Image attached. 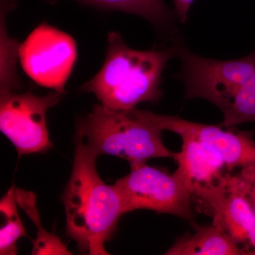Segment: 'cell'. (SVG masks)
I'll return each mask as SVG.
<instances>
[{"mask_svg": "<svg viewBox=\"0 0 255 255\" xmlns=\"http://www.w3.org/2000/svg\"><path fill=\"white\" fill-rule=\"evenodd\" d=\"M224 128L246 122H255V72L251 79L221 110Z\"/></svg>", "mask_w": 255, "mask_h": 255, "instance_id": "15", "label": "cell"}, {"mask_svg": "<svg viewBox=\"0 0 255 255\" xmlns=\"http://www.w3.org/2000/svg\"><path fill=\"white\" fill-rule=\"evenodd\" d=\"M16 202L25 211L37 228L36 238L33 241V255H70L66 246L58 236L48 232L41 225L39 214L36 206V196L32 191L16 189Z\"/></svg>", "mask_w": 255, "mask_h": 255, "instance_id": "12", "label": "cell"}, {"mask_svg": "<svg viewBox=\"0 0 255 255\" xmlns=\"http://www.w3.org/2000/svg\"><path fill=\"white\" fill-rule=\"evenodd\" d=\"M194 0H173L174 11L178 18L182 23H185L187 19L188 12Z\"/></svg>", "mask_w": 255, "mask_h": 255, "instance_id": "18", "label": "cell"}, {"mask_svg": "<svg viewBox=\"0 0 255 255\" xmlns=\"http://www.w3.org/2000/svg\"><path fill=\"white\" fill-rule=\"evenodd\" d=\"M227 186L243 196L255 213V163L241 167L236 174H230Z\"/></svg>", "mask_w": 255, "mask_h": 255, "instance_id": "17", "label": "cell"}, {"mask_svg": "<svg viewBox=\"0 0 255 255\" xmlns=\"http://www.w3.org/2000/svg\"><path fill=\"white\" fill-rule=\"evenodd\" d=\"M107 9L119 10L138 15L159 26L168 24L172 19L170 10L163 0H78Z\"/></svg>", "mask_w": 255, "mask_h": 255, "instance_id": "13", "label": "cell"}, {"mask_svg": "<svg viewBox=\"0 0 255 255\" xmlns=\"http://www.w3.org/2000/svg\"><path fill=\"white\" fill-rule=\"evenodd\" d=\"M206 213L212 216V224L236 244L248 247L247 255H255V213L243 196L227 186Z\"/></svg>", "mask_w": 255, "mask_h": 255, "instance_id": "10", "label": "cell"}, {"mask_svg": "<svg viewBox=\"0 0 255 255\" xmlns=\"http://www.w3.org/2000/svg\"><path fill=\"white\" fill-rule=\"evenodd\" d=\"M182 149L174 152L177 164L175 174L190 191L193 201L201 211L210 205L227 189L228 171L219 152L203 142L182 139Z\"/></svg>", "mask_w": 255, "mask_h": 255, "instance_id": "8", "label": "cell"}, {"mask_svg": "<svg viewBox=\"0 0 255 255\" xmlns=\"http://www.w3.org/2000/svg\"><path fill=\"white\" fill-rule=\"evenodd\" d=\"M168 255H238L245 251L219 228L196 226V232L179 238L166 252Z\"/></svg>", "mask_w": 255, "mask_h": 255, "instance_id": "11", "label": "cell"}, {"mask_svg": "<svg viewBox=\"0 0 255 255\" xmlns=\"http://www.w3.org/2000/svg\"><path fill=\"white\" fill-rule=\"evenodd\" d=\"M4 23L1 28V92H12L18 87L16 78V43L10 39L5 31Z\"/></svg>", "mask_w": 255, "mask_h": 255, "instance_id": "16", "label": "cell"}, {"mask_svg": "<svg viewBox=\"0 0 255 255\" xmlns=\"http://www.w3.org/2000/svg\"><path fill=\"white\" fill-rule=\"evenodd\" d=\"M162 131L137 109L117 111L96 105L79 122L75 137L81 139L96 157H122L132 168L149 159L173 157L174 152L162 142Z\"/></svg>", "mask_w": 255, "mask_h": 255, "instance_id": "3", "label": "cell"}, {"mask_svg": "<svg viewBox=\"0 0 255 255\" xmlns=\"http://www.w3.org/2000/svg\"><path fill=\"white\" fill-rule=\"evenodd\" d=\"M176 53L167 50L141 51L131 49L120 35L110 33L103 67L82 86L94 94L100 105L117 111L135 109L140 102L157 103L162 97L159 89L167 62Z\"/></svg>", "mask_w": 255, "mask_h": 255, "instance_id": "2", "label": "cell"}, {"mask_svg": "<svg viewBox=\"0 0 255 255\" xmlns=\"http://www.w3.org/2000/svg\"><path fill=\"white\" fill-rule=\"evenodd\" d=\"M16 199V188L11 186L1 201L0 212L4 223L0 230V255H17L16 243L20 238L27 236L20 219Z\"/></svg>", "mask_w": 255, "mask_h": 255, "instance_id": "14", "label": "cell"}, {"mask_svg": "<svg viewBox=\"0 0 255 255\" xmlns=\"http://www.w3.org/2000/svg\"><path fill=\"white\" fill-rule=\"evenodd\" d=\"M61 98V94L57 92L44 97L31 92H1L0 130L14 145L19 157L45 153L53 148L46 127V112Z\"/></svg>", "mask_w": 255, "mask_h": 255, "instance_id": "7", "label": "cell"}, {"mask_svg": "<svg viewBox=\"0 0 255 255\" xmlns=\"http://www.w3.org/2000/svg\"><path fill=\"white\" fill-rule=\"evenodd\" d=\"M114 186L122 198L125 214L145 209L192 219V195L175 172L169 174L145 162L130 168V173Z\"/></svg>", "mask_w": 255, "mask_h": 255, "instance_id": "4", "label": "cell"}, {"mask_svg": "<svg viewBox=\"0 0 255 255\" xmlns=\"http://www.w3.org/2000/svg\"><path fill=\"white\" fill-rule=\"evenodd\" d=\"M179 53L186 98L204 99L221 110L255 72V50L244 58L228 60L203 58L185 49Z\"/></svg>", "mask_w": 255, "mask_h": 255, "instance_id": "5", "label": "cell"}, {"mask_svg": "<svg viewBox=\"0 0 255 255\" xmlns=\"http://www.w3.org/2000/svg\"><path fill=\"white\" fill-rule=\"evenodd\" d=\"M25 73L40 86L65 94L77 56L73 37L46 23L30 33L18 50Z\"/></svg>", "mask_w": 255, "mask_h": 255, "instance_id": "6", "label": "cell"}, {"mask_svg": "<svg viewBox=\"0 0 255 255\" xmlns=\"http://www.w3.org/2000/svg\"><path fill=\"white\" fill-rule=\"evenodd\" d=\"M71 177L62 196L66 215V235L81 254L107 255L105 243L112 239L124 212L118 191L101 179L96 159L81 139L75 137Z\"/></svg>", "mask_w": 255, "mask_h": 255, "instance_id": "1", "label": "cell"}, {"mask_svg": "<svg viewBox=\"0 0 255 255\" xmlns=\"http://www.w3.org/2000/svg\"><path fill=\"white\" fill-rule=\"evenodd\" d=\"M140 112L161 130L211 146L222 156L229 172L255 163V131L225 130L220 125L189 122L176 116L159 115L148 111Z\"/></svg>", "mask_w": 255, "mask_h": 255, "instance_id": "9", "label": "cell"}]
</instances>
